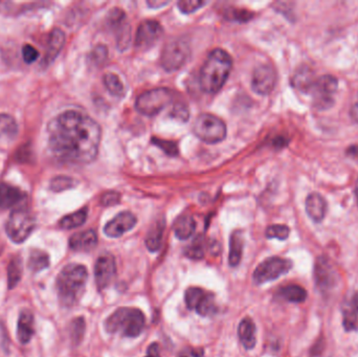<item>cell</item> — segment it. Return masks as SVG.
Here are the masks:
<instances>
[{
	"label": "cell",
	"instance_id": "6da1fadb",
	"mask_svg": "<svg viewBox=\"0 0 358 357\" xmlns=\"http://www.w3.org/2000/svg\"><path fill=\"white\" fill-rule=\"evenodd\" d=\"M48 148L63 163L87 165L98 156L102 129L94 119L77 110H67L48 125Z\"/></svg>",
	"mask_w": 358,
	"mask_h": 357
},
{
	"label": "cell",
	"instance_id": "7a4b0ae2",
	"mask_svg": "<svg viewBox=\"0 0 358 357\" xmlns=\"http://www.w3.org/2000/svg\"><path fill=\"white\" fill-rule=\"evenodd\" d=\"M233 66L231 56L225 50H212L200 69L199 84L206 94H217L224 85Z\"/></svg>",
	"mask_w": 358,
	"mask_h": 357
},
{
	"label": "cell",
	"instance_id": "3957f363",
	"mask_svg": "<svg viewBox=\"0 0 358 357\" xmlns=\"http://www.w3.org/2000/svg\"><path fill=\"white\" fill-rule=\"evenodd\" d=\"M88 274L81 264H69L57 277L56 285L59 301L64 307L77 305L85 291Z\"/></svg>",
	"mask_w": 358,
	"mask_h": 357
},
{
	"label": "cell",
	"instance_id": "277c9868",
	"mask_svg": "<svg viewBox=\"0 0 358 357\" xmlns=\"http://www.w3.org/2000/svg\"><path fill=\"white\" fill-rule=\"evenodd\" d=\"M146 319L138 308L122 307L115 310L105 321V330L113 335L138 337L145 328Z\"/></svg>",
	"mask_w": 358,
	"mask_h": 357
},
{
	"label": "cell",
	"instance_id": "5b68a950",
	"mask_svg": "<svg viewBox=\"0 0 358 357\" xmlns=\"http://www.w3.org/2000/svg\"><path fill=\"white\" fill-rule=\"evenodd\" d=\"M194 134L206 144L222 142L227 136V125L222 119L210 113H202L196 119Z\"/></svg>",
	"mask_w": 358,
	"mask_h": 357
},
{
	"label": "cell",
	"instance_id": "8992f818",
	"mask_svg": "<svg viewBox=\"0 0 358 357\" xmlns=\"http://www.w3.org/2000/svg\"><path fill=\"white\" fill-rule=\"evenodd\" d=\"M173 92L168 88L159 87L148 90L136 99V108L147 117H155L171 105Z\"/></svg>",
	"mask_w": 358,
	"mask_h": 357
},
{
	"label": "cell",
	"instance_id": "52a82bcc",
	"mask_svg": "<svg viewBox=\"0 0 358 357\" xmlns=\"http://www.w3.org/2000/svg\"><path fill=\"white\" fill-rule=\"evenodd\" d=\"M36 219L31 212L25 209H17L10 213L6 222V231L13 242H24L35 230Z\"/></svg>",
	"mask_w": 358,
	"mask_h": 357
},
{
	"label": "cell",
	"instance_id": "ba28073f",
	"mask_svg": "<svg viewBox=\"0 0 358 357\" xmlns=\"http://www.w3.org/2000/svg\"><path fill=\"white\" fill-rule=\"evenodd\" d=\"M315 281L317 289L325 296L336 291L341 283V275L336 263L326 256H321L315 261Z\"/></svg>",
	"mask_w": 358,
	"mask_h": 357
},
{
	"label": "cell",
	"instance_id": "9c48e42d",
	"mask_svg": "<svg viewBox=\"0 0 358 357\" xmlns=\"http://www.w3.org/2000/svg\"><path fill=\"white\" fill-rule=\"evenodd\" d=\"M338 88V81L334 75H321L313 82L309 94L313 96V105L319 110L331 108L334 104V94Z\"/></svg>",
	"mask_w": 358,
	"mask_h": 357
},
{
	"label": "cell",
	"instance_id": "30bf717a",
	"mask_svg": "<svg viewBox=\"0 0 358 357\" xmlns=\"http://www.w3.org/2000/svg\"><path fill=\"white\" fill-rule=\"evenodd\" d=\"M292 260L285 259L282 257H271L265 259L259 264L258 268L255 270L252 279L257 285L265 284L271 281L277 280L283 275L287 274L292 270Z\"/></svg>",
	"mask_w": 358,
	"mask_h": 357
},
{
	"label": "cell",
	"instance_id": "8fae6325",
	"mask_svg": "<svg viewBox=\"0 0 358 357\" xmlns=\"http://www.w3.org/2000/svg\"><path fill=\"white\" fill-rule=\"evenodd\" d=\"M185 301L189 310H194L201 316H212L218 312L214 293L199 287L187 289L185 293Z\"/></svg>",
	"mask_w": 358,
	"mask_h": 357
},
{
	"label": "cell",
	"instance_id": "7c38bea8",
	"mask_svg": "<svg viewBox=\"0 0 358 357\" xmlns=\"http://www.w3.org/2000/svg\"><path fill=\"white\" fill-rule=\"evenodd\" d=\"M191 48L185 40L174 39L168 42L162 52L161 64L167 71L180 69L189 60Z\"/></svg>",
	"mask_w": 358,
	"mask_h": 357
},
{
	"label": "cell",
	"instance_id": "4fadbf2b",
	"mask_svg": "<svg viewBox=\"0 0 358 357\" xmlns=\"http://www.w3.org/2000/svg\"><path fill=\"white\" fill-rule=\"evenodd\" d=\"M108 25L117 38V48L124 52L130 42V25L127 16L122 8H115L108 13L107 16Z\"/></svg>",
	"mask_w": 358,
	"mask_h": 357
},
{
	"label": "cell",
	"instance_id": "5bb4252c",
	"mask_svg": "<svg viewBox=\"0 0 358 357\" xmlns=\"http://www.w3.org/2000/svg\"><path fill=\"white\" fill-rule=\"evenodd\" d=\"M277 84V73L271 64H261L252 73V87L255 92L262 96L271 94Z\"/></svg>",
	"mask_w": 358,
	"mask_h": 357
},
{
	"label": "cell",
	"instance_id": "9a60e30c",
	"mask_svg": "<svg viewBox=\"0 0 358 357\" xmlns=\"http://www.w3.org/2000/svg\"><path fill=\"white\" fill-rule=\"evenodd\" d=\"M117 275L115 259L110 254H104L96 260L94 266V279L99 291L107 289L115 280Z\"/></svg>",
	"mask_w": 358,
	"mask_h": 357
},
{
	"label": "cell",
	"instance_id": "2e32d148",
	"mask_svg": "<svg viewBox=\"0 0 358 357\" xmlns=\"http://www.w3.org/2000/svg\"><path fill=\"white\" fill-rule=\"evenodd\" d=\"M163 35V27L155 20H145L136 31V48L138 50H148Z\"/></svg>",
	"mask_w": 358,
	"mask_h": 357
},
{
	"label": "cell",
	"instance_id": "e0dca14e",
	"mask_svg": "<svg viewBox=\"0 0 358 357\" xmlns=\"http://www.w3.org/2000/svg\"><path fill=\"white\" fill-rule=\"evenodd\" d=\"M138 219L131 212H122L105 226L104 233L110 238H119L136 226Z\"/></svg>",
	"mask_w": 358,
	"mask_h": 357
},
{
	"label": "cell",
	"instance_id": "ac0fdd59",
	"mask_svg": "<svg viewBox=\"0 0 358 357\" xmlns=\"http://www.w3.org/2000/svg\"><path fill=\"white\" fill-rule=\"evenodd\" d=\"M343 326L345 330L358 331V291L349 296L342 305Z\"/></svg>",
	"mask_w": 358,
	"mask_h": 357
},
{
	"label": "cell",
	"instance_id": "d6986e66",
	"mask_svg": "<svg viewBox=\"0 0 358 357\" xmlns=\"http://www.w3.org/2000/svg\"><path fill=\"white\" fill-rule=\"evenodd\" d=\"M65 44V34L60 29H55L50 31L46 45L45 54L43 58V66H48L54 62L55 59L60 54Z\"/></svg>",
	"mask_w": 358,
	"mask_h": 357
},
{
	"label": "cell",
	"instance_id": "ffe728a7",
	"mask_svg": "<svg viewBox=\"0 0 358 357\" xmlns=\"http://www.w3.org/2000/svg\"><path fill=\"white\" fill-rule=\"evenodd\" d=\"M98 245V235L94 230L84 231L73 235L69 239V247L76 252H90Z\"/></svg>",
	"mask_w": 358,
	"mask_h": 357
},
{
	"label": "cell",
	"instance_id": "44dd1931",
	"mask_svg": "<svg viewBox=\"0 0 358 357\" xmlns=\"http://www.w3.org/2000/svg\"><path fill=\"white\" fill-rule=\"evenodd\" d=\"M35 333V323H34V314L29 310L21 312L17 325V339L21 344L29 343Z\"/></svg>",
	"mask_w": 358,
	"mask_h": 357
},
{
	"label": "cell",
	"instance_id": "7402d4cb",
	"mask_svg": "<svg viewBox=\"0 0 358 357\" xmlns=\"http://www.w3.org/2000/svg\"><path fill=\"white\" fill-rule=\"evenodd\" d=\"M306 211L315 222H322L327 213V203L319 193H311L306 199Z\"/></svg>",
	"mask_w": 358,
	"mask_h": 357
},
{
	"label": "cell",
	"instance_id": "603a6c76",
	"mask_svg": "<svg viewBox=\"0 0 358 357\" xmlns=\"http://www.w3.org/2000/svg\"><path fill=\"white\" fill-rule=\"evenodd\" d=\"M25 194L16 187L0 184V210H8L20 203Z\"/></svg>",
	"mask_w": 358,
	"mask_h": 357
},
{
	"label": "cell",
	"instance_id": "cb8c5ba5",
	"mask_svg": "<svg viewBox=\"0 0 358 357\" xmlns=\"http://www.w3.org/2000/svg\"><path fill=\"white\" fill-rule=\"evenodd\" d=\"M238 335H239L240 342L246 350L254 349L256 346V325L254 321L246 316L240 322L238 327Z\"/></svg>",
	"mask_w": 358,
	"mask_h": 357
},
{
	"label": "cell",
	"instance_id": "d4e9b609",
	"mask_svg": "<svg viewBox=\"0 0 358 357\" xmlns=\"http://www.w3.org/2000/svg\"><path fill=\"white\" fill-rule=\"evenodd\" d=\"M18 134V125L12 115L0 113V144H10Z\"/></svg>",
	"mask_w": 358,
	"mask_h": 357
},
{
	"label": "cell",
	"instance_id": "484cf974",
	"mask_svg": "<svg viewBox=\"0 0 358 357\" xmlns=\"http://www.w3.org/2000/svg\"><path fill=\"white\" fill-rule=\"evenodd\" d=\"M313 75H313V69L310 67H300L292 75V86L303 94H309V90H310L311 86H313L315 80Z\"/></svg>",
	"mask_w": 358,
	"mask_h": 357
},
{
	"label": "cell",
	"instance_id": "4316f807",
	"mask_svg": "<svg viewBox=\"0 0 358 357\" xmlns=\"http://www.w3.org/2000/svg\"><path fill=\"white\" fill-rule=\"evenodd\" d=\"M244 239L241 231H235L229 239V264L236 268L241 262L243 255Z\"/></svg>",
	"mask_w": 358,
	"mask_h": 357
},
{
	"label": "cell",
	"instance_id": "83f0119b",
	"mask_svg": "<svg viewBox=\"0 0 358 357\" xmlns=\"http://www.w3.org/2000/svg\"><path fill=\"white\" fill-rule=\"evenodd\" d=\"M278 297L290 303H303L306 301L308 293L306 289L300 285L289 284L279 289Z\"/></svg>",
	"mask_w": 358,
	"mask_h": 357
},
{
	"label": "cell",
	"instance_id": "f1b7e54d",
	"mask_svg": "<svg viewBox=\"0 0 358 357\" xmlns=\"http://www.w3.org/2000/svg\"><path fill=\"white\" fill-rule=\"evenodd\" d=\"M196 230V222L189 215H182L176 219L174 224V233L180 240H187Z\"/></svg>",
	"mask_w": 358,
	"mask_h": 357
},
{
	"label": "cell",
	"instance_id": "f546056e",
	"mask_svg": "<svg viewBox=\"0 0 358 357\" xmlns=\"http://www.w3.org/2000/svg\"><path fill=\"white\" fill-rule=\"evenodd\" d=\"M164 231H165V222L157 221L153 224L152 228L149 231L147 235L146 243L147 249L150 252H157L161 249L162 243H163Z\"/></svg>",
	"mask_w": 358,
	"mask_h": 357
},
{
	"label": "cell",
	"instance_id": "4dcf8cb0",
	"mask_svg": "<svg viewBox=\"0 0 358 357\" xmlns=\"http://www.w3.org/2000/svg\"><path fill=\"white\" fill-rule=\"evenodd\" d=\"M50 256L41 249H33L29 253L27 268L34 274L42 272L50 266Z\"/></svg>",
	"mask_w": 358,
	"mask_h": 357
},
{
	"label": "cell",
	"instance_id": "1f68e13d",
	"mask_svg": "<svg viewBox=\"0 0 358 357\" xmlns=\"http://www.w3.org/2000/svg\"><path fill=\"white\" fill-rule=\"evenodd\" d=\"M87 214V209H82L75 213L64 216L59 222V226L63 230H73V228H79L85 224Z\"/></svg>",
	"mask_w": 358,
	"mask_h": 357
},
{
	"label": "cell",
	"instance_id": "d6a6232c",
	"mask_svg": "<svg viewBox=\"0 0 358 357\" xmlns=\"http://www.w3.org/2000/svg\"><path fill=\"white\" fill-rule=\"evenodd\" d=\"M22 260L19 257H14L8 265V289H13L20 282L22 277Z\"/></svg>",
	"mask_w": 358,
	"mask_h": 357
},
{
	"label": "cell",
	"instance_id": "836d02e7",
	"mask_svg": "<svg viewBox=\"0 0 358 357\" xmlns=\"http://www.w3.org/2000/svg\"><path fill=\"white\" fill-rule=\"evenodd\" d=\"M206 241L202 235L194 239L193 242L185 249V255L192 260H200L204 257L206 253Z\"/></svg>",
	"mask_w": 358,
	"mask_h": 357
},
{
	"label": "cell",
	"instance_id": "e575fe53",
	"mask_svg": "<svg viewBox=\"0 0 358 357\" xmlns=\"http://www.w3.org/2000/svg\"><path fill=\"white\" fill-rule=\"evenodd\" d=\"M103 81H104L105 87L107 88V90L111 94H113L115 96H119V98L123 96L124 92H125V88H124L123 83H122L121 80L115 73H105Z\"/></svg>",
	"mask_w": 358,
	"mask_h": 357
},
{
	"label": "cell",
	"instance_id": "d590c367",
	"mask_svg": "<svg viewBox=\"0 0 358 357\" xmlns=\"http://www.w3.org/2000/svg\"><path fill=\"white\" fill-rule=\"evenodd\" d=\"M78 182L73 177L69 176H57L50 180V188L52 192H63V191L69 190L75 188Z\"/></svg>",
	"mask_w": 358,
	"mask_h": 357
},
{
	"label": "cell",
	"instance_id": "8d00e7d4",
	"mask_svg": "<svg viewBox=\"0 0 358 357\" xmlns=\"http://www.w3.org/2000/svg\"><path fill=\"white\" fill-rule=\"evenodd\" d=\"M86 324L83 318H77L71 324V339L73 345L78 346L85 335Z\"/></svg>",
	"mask_w": 358,
	"mask_h": 357
},
{
	"label": "cell",
	"instance_id": "74e56055",
	"mask_svg": "<svg viewBox=\"0 0 358 357\" xmlns=\"http://www.w3.org/2000/svg\"><path fill=\"white\" fill-rule=\"evenodd\" d=\"M225 18L237 22H248L254 17V13L246 8H229L224 14Z\"/></svg>",
	"mask_w": 358,
	"mask_h": 357
},
{
	"label": "cell",
	"instance_id": "f35d334b",
	"mask_svg": "<svg viewBox=\"0 0 358 357\" xmlns=\"http://www.w3.org/2000/svg\"><path fill=\"white\" fill-rule=\"evenodd\" d=\"M290 228L284 224H273L268 226L266 230V237L269 239H279L286 240L289 237Z\"/></svg>",
	"mask_w": 358,
	"mask_h": 357
},
{
	"label": "cell",
	"instance_id": "ab89813d",
	"mask_svg": "<svg viewBox=\"0 0 358 357\" xmlns=\"http://www.w3.org/2000/svg\"><path fill=\"white\" fill-rule=\"evenodd\" d=\"M151 142H152L153 145L162 149V150H163L166 154L169 155V156H178L179 151L178 145H176V143L157 138H152Z\"/></svg>",
	"mask_w": 358,
	"mask_h": 357
},
{
	"label": "cell",
	"instance_id": "60d3db41",
	"mask_svg": "<svg viewBox=\"0 0 358 357\" xmlns=\"http://www.w3.org/2000/svg\"><path fill=\"white\" fill-rule=\"evenodd\" d=\"M172 119H178L179 122H187L189 119V108L185 103L178 102L172 107L171 113Z\"/></svg>",
	"mask_w": 358,
	"mask_h": 357
},
{
	"label": "cell",
	"instance_id": "b9f144b4",
	"mask_svg": "<svg viewBox=\"0 0 358 357\" xmlns=\"http://www.w3.org/2000/svg\"><path fill=\"white\" fill-rule=\"evenodd\" d=\"M206 1H194V0H182L179 1L178 3L179 10L183 13V14H191V13L195 12L198 8L201 6H206Z\"/></svg>",
	"mask_w": 358,
	"mask_h": 357
},
{
	"label": "cell",
	"instance_id": "7bdbcfd3",
	"mask_svg": "<svg viewBox=\"0 0 358 357\" xmlns=\"http://www.w3.org/2000/svg\"><path fill=\"white\" fill-rule=\"evenodd\" d=\"M107 56H108V50H107L106 46L98 45L92 50V54H90V61H92L94 64L101 65L102 63L105 62Z\"/></svg>",
	"mask_w": 358,
	"mask_h": 357
},
{
	"label": "cell",
	"instance_id": "ee69618b",
	"mask_svg": "<svg viewBox=\"0 0 358 357\" xmlns=\"http://www.w3.org/2000/svg\"><path fill=\"white\" fill-rule=\"evenodd\" d=\"M121 201V194L115 191H109L104 193L101 197V205L103 207H111V205H117Z\"/></svg>",
	"mask_w": 358,
	"mask_h": 357
},
{
	"label": "cell",
	"instance_id": "f6af8a7d",
	"mask_svg": "<svg viewBox=\"0 0 358 357\" xmlns=\"http://www.w3.org/2000/svg\"><path fill=\"white\" fill-rule=\"evenodd\" d=\"M22 58L25 63L31 64L39 58V52L31 44H25L22 48Z\"/></svg>",
	"mask_w": 358,
	"mask_h": 357
},
{
	"label": "cell",
	"instance_id": "bcb514c9",
	"mask_svg": "<svg viewBox=\"0 0 358 357\" xmlns=\"http://www.w3.org/2000/svg\"><path fill=\"white\" fill-rule=\"evenodd\" d=\"M204 350L202 348H185L178 354V357H203Z\"/></svg>",
	"mask_w": 358,
	"mask_h": 357
},
{
	"label": "cell",
	"instance_id": "7dc6e473",
	"mask_svg": "<svg viewBox=\"0 0 358 357\" xmlns=\"http://www.w3.org/2000/svg\"><path fill=\"white\" fill-rule=\"evenodd\" d=\"M145 357H161L159 344H151V345L149 346L148 350H147V356Z\"/></svg>",
	"mask_w": 358,
	"mask_h": 357
},
{
	"label": "cell",
	"instance_id": "c3c4849f",
	"mask_svg": "<svg viewBox=\"0 0 358 357\" xmlns=\"http://www.w3.org/2000/svg\"><path fill=\"white\" fill-rule=\"evenodd\" d=\"M350 115L353 121L357 122L358 124V98L357 100L353 103L352 106H351Z\"/></svg>",
	"mask_w": 358,
	"mask_h": 357
},
{
	"label": "cell",
	"instance_id": "681fc988",
	"mask_svg": "<svg viewBox=\"0 0 358 357\" xmlns=\"http://www.w3.org/2000/svg\"><path fill=\"white\" fill-rule=\"evenodd\" d=\"M169 3V1H159V0H151V1H148V6L152 8H159L162 6H167Z\"/></svg>",
	"mask_w": 358,
	"mask_h": 357
},
{
	"label": "cell",
	"instance_id": "f907efd6",
	"mask_svg": "<svg viewBox=\"0 0 358 357\" xmlns=\"http://www.w3.org/2000/svg\"><path fill=\"white\" fill-rule=\"evenodd\" d=\"M348 154L351 156L357 157L358 159V146H353L349 148Z\"/></svg>",
	"mask_w": 358,
	"mask_h": 357
},
{
	"label": "cell",
	"instance_id": "816d5d0a",
	"mask_svg": "<svg viewBox=\"0 0 358 357\" xmlns=\"http://www.w3.org/2000/svg\"><path fill=\"white\" fill-rule=\"evenodd\" d=\"M355 195H357V203H358V180L357 182V184H355Z\"/></svg>",
	"mask_w": 358,
	"mask_h": 357
},
{
	"label": "cell",
	"instance_id": "f5cc1de1",
	"mask_svg": "<svg viewBox=\"0 0 358 357\" xmlns=\"http://www.w3.org/2000/svg\"><path fill=\"white\" fill-rule=\"evenodd\" d=\"M2 252H3V247H2L1 243H0V255H1Z\"/></svg>",
	"mask_w": 358,
	"mask_h": 357
}]
</instances>
